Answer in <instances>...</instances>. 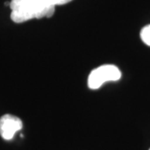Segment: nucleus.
<instances>
[{"mask_svg": "<svg viewBox=\"0 0 150 150\" xmlns=\"http://www.w3.org/2000/svg\"><path fill=\"white\" fill-rule=\"evenodd\" d=\"M121 76V71L117 66L101 65L90 73L88 79V86L91 89H98L106 82L119 80Z\"/></svg>", "mask_w": 150, "mask_h": 150, "instance_id": "f03ea898", "label": "nucleus"}, {"mask_svg": "<svg viewBox=\"0 0 150 150\" xmlns=\"http://www.w3.org/2000/svg\"><path fill=\"white\" fill-rule=\"evenodd\" d=\"M149 150H150V149H149Z\"/></svg>", "mask_w": 150, "mask_h": 150, "instance_id": "423d86ee", "label": "nucleus"}, {"mask_svg": "<svg viewBox=\"0 0 150 150\" xmlns=\"http://www.w3.org/2000/svg\"><path fill=\"white\" fill-rule=\"evenodd\" d=\"M72 0H50V2L54 4V6L56 5H64L68 3L71 2Z\"/></svg>", "mask_w": 150, "mask_h": 150, "instance_id": "39448f33", "label": "nucleus"}, {"mask_svg": "<svg viewBox=\"0 0 150 150\" xmlns=\"http://www.w3.org/2000/svg\"><path fill=\"white\" fill-rule=\"evenodd\" d=\"M140 37H141L142 41L146 45L150 46V24L142 28L140 32Z\"/></svg>", "mask_w": 150, "mask_h": 150, "instance_id": "20e7f679", "label": "nucleus"}, {"mask_svg": "<svg viewBox=\"0 0 150 150\" xmlns=\"http://www.w3.org/2000/svg\"><path fill=\"white\" fill-rule=\"evenodd\" d=\"M11 19L20 23L33 18H50L54 15L55 6L50 0H11Z\"/></svg>", "mask_w": 150, "mask_h": 150, "instance_id": "f257e3e1", "label": "nucleus"}, {"mask_svg": "<svg viewBox=\"0 0 150 150\" xmlns=\"http://www.w3.org/2000/svg\"><path fill=\"white\" fill-rule=\"evenodd\" d=\"M22 129V120L14 115L4 114L0 118V135L4 140H11Z\"/></svg>", "mask_w": 150, "mask_h": 150, "instance_id": "7ed1b4c3", "label": "nucleus"}]
</instances>
